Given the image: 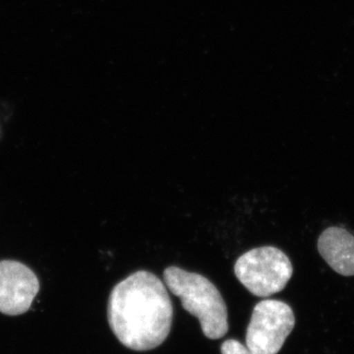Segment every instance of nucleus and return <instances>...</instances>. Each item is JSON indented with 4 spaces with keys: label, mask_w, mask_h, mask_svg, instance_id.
<instances>
[{
    "label": "nucleus",
    "mask_w": 354,
    "mask_h": 354,
    "mask_svg": "<svg viewBox=\"0 0 354 354\" xmlns=\"http://www.w3.org/2000/svg\"><path fill=\"white\" fill-rule=\"evenodd\" d=\"M318 250L337 274L354 276V236L348 230L337 227L324 230L318 239Z\"/></svg>",
    "instance_id": "obj_6"
},
{
    "label": "nucleus",
    "mask_w": 354,
    "mask_h": 354,
    "mask_svg": "<svg viewBox=\"0 0 354 354\" xmlns=\"http://www.w3.org/2000/svg\"><path fill=\"white\" fill-rule=\"evenodd\" d=\"M165 286L180 298L183 308L196 317L203 334L209 339L225 337L228 330L227 309L216 286L202 274L171 266L164 272Z\"/></svg>",
    "instance_id": "obj_2"
},
{
    "label": "nucleus",
    "mask_w": 354,
    "mask_h": 354,
    "mask_svg": "<svg viewBox=\"0 0 354 354\" xmlns=\"http://www.w3.org/2000/svg\"><path fill=\"white\" fill-rule=\"evenodd\" d=\"M295 326L290 305L265 299L254 307L247 328L246 346L253 354H278Z\"/></svg>",
    "instance_id": "obj_4"
},
{
    "label": "nucleus",
    "mask_w": 354,
    "mask_h": 354,
    "mask_svg": "<svg viewBox=\"0 0 354 354\" xmlns=\"http://www.w3.org/2000/svg\"><path fill=\"white\" fill-rule=\"evenodd\" d=\"M39 291L38 277L13 260L0 261V313L19 316L31 308Z\"/></svg>",
    "instance_id": "obj_5"
},
{
    "label": "nucleus",
    "mask_w": 354,
    "mask_h": 354,
    "mask_svg": "<svg viewBox=\"0 0 354 354\" xmlns=\"http://www.w3.org/2000/svg\"><path fill=\"white\" fill-rule=\"evenodd\" d=\"M221 354H253L236 339H227L221 344Z\"/></svg>",
    "instance_id": "obj_7"
},
{
    "label": "nucleus",
    "mask_w": 354,
    "mask_h": 354,
    "mask_svg": "<svg viewBox=\"0 0 354 354\" xmlns=\"http://www.w3.org/2000/svg\"><path fill=\"white\" fill-rule=\"evenodd\" d=\"M234 272L252 295L268 297L286 288L293 268L285 252L276 247L264 246L241 255L235 263Z\"/></svg>",
    "instance_id": "obj_3"
},
{
    "label": "nucleus",
    "mask_w": 354,
    "mask_h": 354,
    "mask_svg": "<svg viewBox=\"0 0 354 354\" xmlns=\"http://www.w3.org/2000/svg\"><path fill=\"white\" fill-rule=\"evenodd\" d=\"M108 318L109 327L123 346L147 351L167 339L174 308L162 281L152 272L138 271L111 290Z\"/></svg>",
    "instance_id": "obj_1"
}]
</instances>
